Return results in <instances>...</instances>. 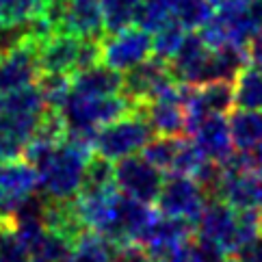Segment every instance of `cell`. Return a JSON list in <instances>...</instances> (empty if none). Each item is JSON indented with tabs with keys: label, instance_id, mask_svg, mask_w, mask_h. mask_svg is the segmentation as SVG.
Segmentation results:
<instances>
[{
	"label": "cell",
	"instance_id": "34",
	"mask_svg": "<svg viewBox=\"0 0 262 262\" xmlns=\"http://www.w3.org/2000/svg\"><path fill=\"white\" fill-rule=\"evenodd\" d=\"M212 3H214V5H219V3H221V0H212Z\"/></svg>",
	"mask_w": 262,
	"mask_h": 262
},
{
	"label": "cell",
	"instance_id": "22",
	"mask_svg": "<svg viewBox=\"0 0 262 262\" xmlns=\"http://www.w3.org/2000/svg\"><path fill=\"white\" fill-rule=\"evenodd\" d=\"M98 3L102 22H104V33L108 35L135 24L141 0H98Z\"/></svg>",
	"mask_w": 262,
	"mask_h": 262
},
{
	"label": "cell",
	"instance_id": "30",
	"mask_svg": "<svg viewBox=\"0 0 262 262\" xmlns=\"http://www.w3.org/2000/svg\"><path fill=\"white\" fill-rule=\"evenodd\" d=\"M251 5V11H254V15L258 17V22L262 24V0H249Z\"/></svg>",
	"mask_w": 262,
	"mask_h": 262
},
{
	"label": "cell",
	"instance_id": "6",
	"mask_svg": "<svg viewBox=\"0 0 262 262\" xmlns=\"http://www.w3.org/2000/svg\"><path fill=\"white\" fill-rule=\"evenodd\" d=\"M152 135L154 133L147 124L143 108L139 106L133 113L102 126L93 139V152L104 156L106 161H119V158L139 154Z\"/></svg>",
	"mask_w": 262,
	"mask_h": 262
},
{
	"label": "cell",
	"instance_id": "28",
	"mask_svg": "<svg viewBox=\"0 0 262 262\" xmlns=\"http://www.w3.org/2000/svg\"><path fill=\"white\" fill-rule=\"evenodd\" d=\"M234 256L238 262H262V234H258L247 245H243Z\"/></svg>",
	"mask_w": 262,
	"mask_h": 262
},
{
	"label": "cell",
	"instance_id": "25",
	"mask_svg": "<svg viewBox=\"0 0 262 262\" xmlns=\"http://www.w3.org/2000/svg\"><path fill=\"white\" fill-rule=\"evenodd\" d=\"M186 29L180 22H167L158 31L152 33V57L161 61H169L184 41Z\"/></svg>",
	"mask_w": 262,
	"mask_h": 262
},
{
	"label": "cell",
	"instance_id": "4",
	"mask_svg": "<svg viewBox=\"0 0 262 262\" xmlns=\"http://www.w3.org/2000/svg\"><path fill=\"white\" fill-rule=\"evenodd\" d=\"M238 210H262V171L247 152H234L221 165L217 195Z\"/></svg>",
	"mask_w": 262,
	"mask_h": 262
},
{
	"label": "cell",
	"instance_id": "2",
	"mask_svg": "<svg viewBox=\"0 0 262 262\" xmlns=\"http://www.w3.org/2000/svg\"><path fill=\"white\" fill-rule=\"evenodd\" d=\"M195 234L234 256L260 234V210H238L219 198H210L195 221Z\"/></svg>",
	"mask_w": 262,
	"mask_h": 262
},
{
	"label": "cell",
	"instance_id": "18",
	"mask_svg": "<svg viewBox=\"0 0 262 262\" xmlns=\"http://www.w3.org/2000/svg\"><path fill=\"white\" fill-rule=\"evenodd\" d=\"M232 143L236 152H254L262 143V111L236 108L228 117Z\"/></svg>",
	"mask_w": 262,
	"mask_h": 262
},
{
	"label": "cell",
	"instance_id": "12",
	"mask_svg": "<svg viewBox=\"0 0 262 262\" xmlns=\"http://www.w3.org/2000/svg\"><path fill=\"white\" fill-rule=\"evenodd\" d=\"M35 191L37 169L26 158L0 161V217L11 219Z\"/></svg>",
	"mask_w": 262,
	"mask_h": 262
},
{
	"label": "cell",
	"instance_id": "11",
	"mask_svg": "<svg viewBox=\"0 0 262 262\" xmlns=\"http://www.w3.org/2000/svg\"><path fill=\"white\" fill-rule=\"evenodd\" d=\"M186 85L173 82L154 100L141 104L152 133L161 137H182L186 133V108H184Z\"/></svg>",
	"mask_w": 262,
	"mask_h": 262
},
{
	"label": "cell",
	"instance_id": "8",
	"mask_svg": "<svg viewBox=\"0 0 262 262\" xmlns=\"http://www.w3.org/2000/svg\"><path fill=\"white\" fill-rule=\"evenodd\" d=\"M149 57H152V33L141 26H126L102 37L100 63L108 65L115 72L124 74Z\"/></svg>",
	"mask_w": 262,
	"mask_h": 262
},
{
	"label": "cell",
	"instance_id": "19",
	"mask_svg": "<svg viewBox=\"0 0 262 262\" xmlns=\"http://www.w3.org/2000/svg\"><path fill=\"white\" fill-rule=\"evenodd\" d=\"M234 106L243 111H262V70L258 65H245L232 80Z\"/></svg>",
	"mask_w": 262,
	"mask_h": 262
},
{
	"label": "cell",
	"instance_id": "3",
	"mask_svg": "<svg viewBox=\"0 0 262 262\" xmlns=\"http://www.w3.org/2000/svg\"><path fill=\"white\" fill-rule=\"evenodd\" d=\"M139 106L141 104L133 102L126 93L91 98V96H78V93L70 91L68 96H65L63 104L59 106V111L65 119V126H68L70 135L82 137L93 143L96 133L102 126L133 113Z\"/></svg>",
	"mask_w": 262,
	"mask_h": 262
},
{
	"label": "cell",
	"instance_id": "7",
	"mask_svg": "<svg viewBox=\"0 0 262 262\" xmlns=\"http://www.w3.org/2000/svg\"><path fill=\"white\" fill-rule=\"evenodd\" d=\"M210 198L202 189V184L191 176L182 173H167L163 186L156 198V210L165 217L184 219L195 226L200 212L204 210L206 202Z\"/></svg>",
	"mask_w": 262,
	"mask_h": 262
},
{
	"label": "cell",
	"instance_id": "29",
	"mask_svg": "<svg viewBox=\"0 0 262 262\" xmlns=\"http://www.w3.org/2000/svg\"><path fill=\"white\" fill-rule=\"evenodd\" d=\"M247 54H249V61L260 68V65H262V26H258V31L249 37Z\"/></svg>",
	"mask_w": 262,
	"mask_h": 262
},
{
	"label": "cell",
	"instance_id": "21",
	"mask_svg": "<svg viewBox=\"0 0 262 262\" xmlns=\"http://www.w3.org/2000/svg\"><path fill=\"white\" fill-rule=\"evenodd\" d=\"M50 0H0V26H24L41 17Z\"/></svg>",
	"mask_w": 262,
	"mask_h": 262
},
{
	"label": "cell",
	"instance_id": "20",
	"mask_svg": "<svg viewBox=\"0 0 262 262\" xmlns=\"http://www.w3.org/2000/svg\"><path fill=\"white\" fill-rule=\"evenodd\" d=\"M115 245L102 234L85 230L74 241L68 262H113Z\"/></svg>",
	"mask_w": 262,
	"mask_h": 262
},
{
	"label": "cell",
	"instance_id": "16",
	"mask_svg": "<svg viewBox=\"0 0 262 262\" xmlns=\"http://www.w3.org/2000/svg\"><path fill=\"white\" fill-rule=\"evenodd\" d=\"M195 232V226L184 219H173V217H165V214L158 212L156 219L152 221V226H149L143 234V238L139 241V245H141L147 256L156 260L165 254H169V251H176L184 247L189 238L193 236Z\"/></svg>",
	"mask_w": 262,
	"mask_h": 262
},
{
	"label": "cell",
	"instance_id": "15",
	"mask_svg": "<svg viewBox=\"0 0 262 262\" xmlns=\"http://www.w3.org/2000/svg\"><path fill=\"white\" fill-rule=\"evenodd\" d=\"M191 143L198 147V152L217 165H223L228 158L236 152L232 143L230 126L226 115H206L191 130Z\"/></svg>",
	"mask_w": 262,
	"mask_h": 262
},
{
	"label": "cell",
	"instance_id": "32",
	"mask_svg": "<svg viewBox=\"0 0 262 262\" xmlns=\"http://www.w3.org/2000/svg\"><path fill=\"white\" fill-rule=\"evenodd\" d=\"M260 234H262V210H260Z\"/></svg>",
	"mask_w": 262,
	"mask_h": 262
},
{
	"label": "cell",
	"instance_id": "10",
	"mask_svg": "<svg viewBox=\"0 0 262 262\" xmlns=\"http://www.w3.org/2000/svg\"><path fill=\"white\" fill-rule=\"evenodd\" d=\"M41 76L39 61H37V41L26 33L13 48L0 54V93L15 91L37 85Z\"/></svg>",
	"mask_w": 262,
	"mask_h": 262
},
{
	"label": "cell",
	"instance_id": "26",
	"mask_svg": "<svg viewBox=\"0 0 262 262\" xmlns=\"http://www.w3.org/2000/svg\"><path fill=\"white\" fill-rule=\"evenodd\" d=\"M31 254L20 234L15 232L11 219L0 221V262H29Z\"/></svg>",
	"mask_w": 262,
	"mask_h": 262
},
{
	"label": "cell",
	"instance_id": "36",
	"mask_svg": "<svg viewBox=\"0 0 262 262\" xmlns=\"http://www.w3.org/2000/svg\"><path fill=\"white\" fill-rule=\"evenodd\" d=\"M260 70H262V65H260Z\"/></svg>",
	"mask_w": 262,
	"mask_h": 262
},
{
	"label": "cell",
	"instance_id": "1",
	"mask_svg": "<svg viewBox=\"0 0 262 262\" xmlns=\"http://www.w3.org/2000/svg\"><path fill=\"white\" fill-rule=\"evenodd\" d=\"M91 154V141L68 133L59 145L50 147L33 163L37 169V193L48 200H74L80 191Z\"/></svg>",
	"mask_w": 262,
	"mask_h": 262
},
{
	"label": "cell",
	"instance_id": "14",
	"mask_svg": "<svg viewBox=\"0 0 262 262\" xmlns=\"http://www.w3.org/2000/svg\"><path fill=\"white\" fill-rule=\"evenodd\" d=\"M210 54H212V48L202 39L200 33L184 35V41L180 43L178 52L167 61L173 80L186 87L204 85L208 80Z\"/></svg>",
	"mask_w": 262,
	"mask_h": 262
},
{
	"label": "cell",
	"instance_id": "5",
	"mask_svg": "<svg viewBox=\"0 0 262 262\" xmlns=\"http://www.w3.org/2000/svg\"><path fill=\"white\" fill-rule=\"evenodd\" d=\"M258 17L251 11L249 0H221L214 7V13L202 26V39L210 48L223 46H245L249 37L258 31Z\"/></svg>",
	"mask_w": 262,
	"mask_h": 262
},
{
	"label": "cell",
	"instance_id": "27",
	"mask_svg": "<svg viewBox=\"0 0 262 262\" xmlns=\"http://www.w3.org/2000/svg\"><path fill=\"white\" fill-rule=\"evenodd\" d=\"M186 258L189 262H226L228 254L212 241L193 232V236L186 243Z\"/></svg>",
	"mask_w": 262,
	"mask_h": 262
},
{
	"label": "cell",
	"instance_id": "35",
	"mask_svg": "<svg viewBox=\"0 0 262 262\" xmlns=\"http://www.w3.org/2000/svg\"><path fill=\"white\" fill-rule=\"evenodd\" d=\"M0 221H5V219H3V217H0Z\"/></svg>",
	"mask_w": 262,
	"mask_h": 262
},
{
	"label": "cell",
	"instance_id": "33",
	"mask_svg": "<svg viewBox=\"0 0 262 262\" xmlns=\"http://www.w3.org/2000/svg\"><path fill=\"white\" fill-rule=\"evenodd\" d=\"M226 262H238V260H236V258H232V260H230V258H228V260H226Z\"/></svg>",
	"mask_w": 262,
	"mask_h": 262
},
{
	"label": "cell",
	"instance_id": "31",
	"mask_svg": "<svg viewBox=\"0 0 262 262\" xmlns=\"http://www.w3.org/2000/svg\"><path fill=\"white\" fill-rule=\"evenodd\" d=\"M251 158H254V165L258 167V169L262 171V143L254 149V154H251Z\"/></svg>",
	"mask_w": 262,
	"mask_h": 262
},
{
	"label": "cell",
	"instance_id": "9",
	"mask_svg": "<svg viewBox=\"0 0 262 262\" xmlns=\"http://www.w3.org/2000/svg\"><path fill=\"white\" fill-rule=\"evenodd\" d=\"M115 186L133 200L154 204L158 198V191L163 186L165 171L143 158L141 154H133L126 158H119L117 165H113Z\"/></svg>",
	"mask_w": 262,
	"mask_h": 262
},
{
	"label": "cell",
	"instance_id": "24",
	"mask_svg": "<svg viewBox=\"0 0 262 262\" xmlns=\"http://www.w3.org/2000/svg\"><path fill=\"white\" fill-rule=\"evenodd\" d=\"M180 137H161L158 135L156 139H149L147 145L141 149L143 158H147L149 163L154 167H158L161 171H167L169 173L171 165L176 161V154H178V147H180Z\"/></svg>",
	"mask_w": 262,
	"mask_h": 262
},
{
	"label": "cell",
	"instance_id": "13",
	"mask_svg": "<svg viewBox=\"0 0 262 262\" xmlns=\"http://www.w3.org/2000/svg\"><path fill=\"white\" fill-rule=\"evenodd\" d=\"M121 78H124L121 80V93H126L137 104H145V102L154 100L158 93H163L176 82L167 61H161L156 57H149L143 63L130 68L128 72L121 74Z\"/></svg>",
	"mask_w": 262,
	"mask_h": 262
},
{
	"label": "cell",
	"instance_id": "17",
	"mask_svg": "<svg viewBox=\"0 0 262 262\" xmlns=\"http://www.w3.org/2000/svg\"><path fill=\"white\" fill-rule=\"evenodd\" d=\"M121 80H124L121 72L111 70L104 63H96L70 76V91L91 98L113 96V93H121Z\"/></svg>",
	"mask_w": 262,
	"mask_h": 262
},
{
	"label": "cell",
	"instance_id": "23",
	"mask_svg": "<svg viewBox=\"0 0 262 262\" xmlns=\"http://www.w3.org/2000/svg\"><path fill=\"white\" fill-rule=\"evenodd\" d=\"M74 243L70 238L52 230H43V234L37 241V245L31 251V258H39L43 262H68L72 254Z\"/></svg>",
	"mask_w": 262,
	"mask_h": 262
}]
</instances>
